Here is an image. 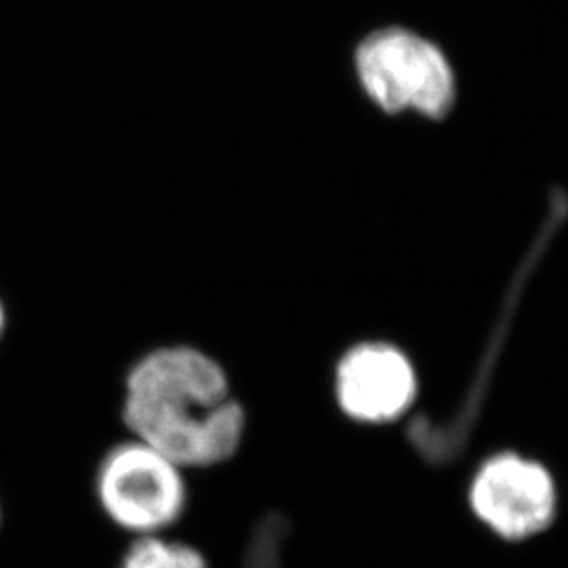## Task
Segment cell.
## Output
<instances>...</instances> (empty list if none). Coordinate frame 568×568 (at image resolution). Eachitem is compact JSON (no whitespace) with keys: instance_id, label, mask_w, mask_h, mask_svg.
<instances>
[{"instance_id":"6da1fadb","label":"cell","mask_w":568,"mask_h":568,"mask_svg":"<svg viewBox=\"0 0 568 568\" xmlns=\"http://www.w3.org/2000/svg\"><path fill=\"white\" fill-rule=\"evenodd\" d=\"M122 422L130 436L192 470L230 462L246 436L247 416L214 356L174 344L148 351L128 369Z\"/></svg>"},{"instance_id":"7a4b0ae2","label":"cell","mask_w":568,"mask_h":568,"mask_svg":"<svg viewBox=\"0 0 568 568\" xmlns=\"http://www.w3.org/2000/svg\"><path fill=\"white\" fill-rule=\"evenodd\" d=\"M356 72L367 97L389 115L414 111L443 119L456 100V78L437 44L405 28L369 36L356 52Z\"/></svg>"},{"instance_id":"3957f363","label":"cell","mask_w":568,"mask_h":568,"mask_svg":"<svg viewBox=\"0 0 568 568\" xmlns=\"http://www.w3.org/2000/svg\"><path fill=\"white\" fill-rule=\"evenodd\" d=\"M185 469L128 437L105 453L97 470V498L108 519L138 537L163 536L186 508Z\"/></svg>"},{"instance_id":"277c9868","label":"cell","mask_w":568,"mask_h":568,"mask_svg":"<svg viewBox=\"0 0 568 568\" xmlns=\"http://www.w3.org/2000/svg\"><path fill=\"white\" fill-rule=\"evenodd\" d=\"M476 517L509 541L547 530L556 515V486L547 467L519 454H498L476 473L469 489Z\"/></svg>"},{"instance_id":"5b68a950","label":"cell","mask_w":568,"mask_h":568,"mask_svg":"<svg viewBox=\"0 0 568 568\" xmlns=\"http://www.w3.org/2000/svg\"><path fill=\"white\" fill-rule=\"evenodd\" d=\"M333 394L339 412L361 425H388L410 410L417 375L410 358L386 342H361L339 356Z\"/></svg>"},{"instance_id":"8992f818","label":"cell","mask_w":568,"mask_h":568,"mask_svg":"<svg viewBox=\"0 0 568 568\" xmlns=\"http://www.w3.org/2000/svg\"><path fill=\"white\" fill-rule=\"evenodd\" d=\"M121 568H209L197 548L164 536L138 537L130 545Z\"/></svg>"},{"instance_id":"52a82bcc","label":"cell","mask_w":568,"mask_h":568,"mask_svg":"<svg viewBox=\"0 0 568 568\" xmlns=\"http://www.w3.org/2000/svg\"><path fill=\"white\" fill-rule=\"evenodd\" d=\"M4 325H6L4 306H2V303H0V336H2V331H4Z\"/></svg>"}]
</instances>
